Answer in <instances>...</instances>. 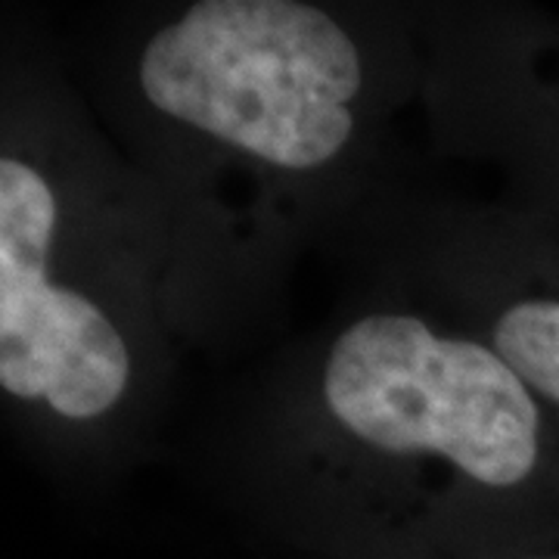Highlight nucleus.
<instances>
[{"instance_id": "1", "label": "nucleus", "mask_w": 559, "mask_h": 559, "mask_svg": "<svg viewBox=\"0 0 559 559\" xmlns=\"http://www.w3.org/2000/svg\"><path fill=\"white\" fill-rule=\"evenodd\" d=\"M159 112L280 168H318L352 138L355 40L318 7L202 0L140 57Z\"/></svg>"}, {"instance_id": "4", "label": "nucleus", "mask_w": 559, "mask_h": 559, "mask_svg": "<svg viewBox=\"0 0 559 559\" xmlns=\"http://www.w3.org/2000/svg\"><path fill=\"white\" fill-rule=\"evenodd\" d=\"M495 352L535 395L559 407V296L510 305L495 323Z\"/></svg>"}, {"instance_id": "3", "label": "nucleus", "mask_w": 559, "mask_h": 559, "mask_svg": "<svg viewBox=\"0 0 559 559\" xmlns=\"http://www.w3.org/2000/svg\"><path fill=\"white\" fill-rule=\"evenodd\" d=\"M57 200L35 168L0 162V385L94 419L121 399L131 358L94 301L47 283Z\"/></svg>"}, {"instance_id": "2", "label": "nucleus", "mask_w": 559, "mask_h": 559, "mask_svg": "<svg viewBox=\"0 0 559 559\" xmlns=\"http://www.w3.org/2000/svg\"><path fill=\"white\" fill-rule=\"evenodd\" d=\"M323 395L352 436L380 451H432L491 488L538 469L535 392L498 352L436 336L417 318L352 323L333 345Z\"/></svg>"}]
</instances>
